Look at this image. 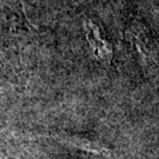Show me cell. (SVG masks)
Wrapping results in <instances>:
<instances>
[{
	"label": "cell",
	"instance_id": "6da1fadb",
	"mask_svg": "<svg viewBox=\"0 0 159 159\" xmlns=\"http://www.w3.org/2000/svg\"><path fill=\"white\" fill-rule=\"evenodd\" d=\"M8 144L0 134V159H13L11 152L8 150Z\"/></svg>",
	"mask_w": 159,
	"mask_h": 159
}]
</instances>
